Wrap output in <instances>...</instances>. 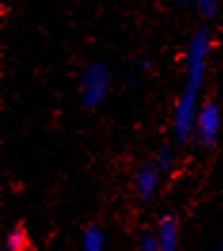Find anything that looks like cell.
I'll list each match as a JSON object with an SVG mask.
<instances>
[{"instance_id":"2","label":"cell","mask_w":223,"mask_h":251,"mask_svg":"<svg viewBox=\"0 0 223 251\" xmlns=\"http://www.w3.org/2000/svg\"><path fill=\"white\" fill-rule=\"evenodd\" d=\"M109 71L105 65H92L82 76V97L86 107L99 105L109 90Z\"/></svg>"},{"instance_id":"5","label":"cell","mask_w":223,"mask_h":251,"mask_svg":"<svg viewBox=\"0 0 223 251\" xmlns=\"http://www.w3.org/2000/svg\"><path fill=\"white\" fill-rule=\"evenodd\" d=\"M159 168L157 166H145L138 172V177H136V188L139 192V196L143 200H149L155 196L157 192V187H159Z\"/></svg>"},{"instance_id":"7","label":"cell","mask_w":223,"mask_h":251,"mask_svg":"<svg viewBox=\"0 0 223 251\" xmlns=\"http://www.w3.org/2000/svg\"><path fill=\"white\" fill-rule=\"evenodd\" d=\"M103 244H105V236L97 226H90L84 234V242H82V251H103Z\"/></svg>"},{"instance_id":"10","label":"cell","mask_w":223,"mask_h":251,"mask_svg":"<svg viewBox=\"0 0 223 251\" xmlns=\"http://www.w3.org/2000/svg\"><path fill=\"white\" fill-rule=\"evenodd\" d=\"M198 10L204 17H214L218 14V2L214 0H200L198 2Z\"/></svg>"},{"instance_id":"1","label":"cell","mask_w":223,"mask_h":251,"mask_svg":"<svg viewBox=\"0 0 223 251\" xmlns=\"http://www.w3.org/2000/svg\"><path fill=\"white\" fill-rule=\"evenodd\" d=\"M208 51H210V36L206 31H198L193 36L187 50V84L175 109L174 129L179 141H187L193 135V127L196 124V101L204 82Z\"/></svg>"},{"instance_id":"8","label":"cell","mask_w":223,"mask_h":251,"mask_svg":"<svg viewBox=\"0 0 223 251\" xmlns=\"http://www.w3.org/2000/svg\"><path fill=\"white\" fill-rule=\"evenodd\" d=\"M174 166V152L166 147L159 152V158H157V168L159 172H170Z\"/></svg>"},{"instance_id":"6","label":"cell","mask_w":223,"mask_h":251,"mask_svg":"<svg viewBox=\"0 0 223 251\" xmlns=\"http://www.w3.org/2000/svg\"><path fill=\"white\" fill-rule=\"evenodd\" d=\"M8 251H29V236L23 226H14L6 238Z\"/></svg>"},{"instance_id":"4","label":"cell","mask_w":223,"mask_h":251,"mask_svg":"<svg viewBox=\"0 0 223 251\" xmlns=\"http://www.w3.org/2000/svg\"><path fill=\"white\" fill-rule=\"evenodd\" d=\"M159 248L160 251H179V230H177V221L168 215L160 221L159 226Z\"/></svg>"},{"instance_id":"3","label":"cell","mask_w":223,"mask_h":251,"mask_svg":"<svg viewBox=\"0 0 223 251\" xmlns=\"http://www.w3.org/2000/svg\"><path fill=\"white\" fill-rule=\"evenodd\" d=\"M196 141L202 147H214L220 135V127H222V112L218 103L206 101L202 105V109L198 110L196 116Z\"/></svg>"},{"instance_id":"9","label":"cell","mask_w":223,"mask_h":251,"mask_svg":"<svg viewBox=\"0 0 223 251\" xmlns=\"http://www.w3.org/2000/svg\"><path fill=\"white\" fill-rule=\"evenodd\" d=\"M141 251H160L159 248V236L155 234H145L141 238V246H139Z\"/></svg>"},{"instance_id":"11","label":"cell","mask_w":223,"mask_h":251,"mask_svg":"<svg viewBox=\"0 0 223 251\" xmlns=\"http://www.w3.org/2000/svg\"><path fill=\"white\" fill-rule=\"evenodd\" d=\"M218 251H223V242H222V246H220V250H218Z\"/></svg>"}]
</instances>
